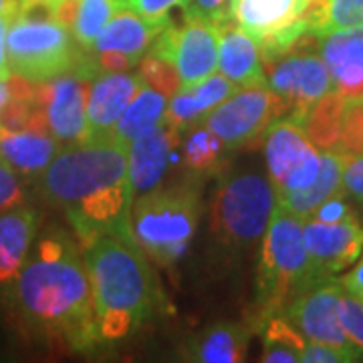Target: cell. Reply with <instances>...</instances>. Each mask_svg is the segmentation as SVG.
<instances>
[{"label":"cell","instance_id":"6da1fadb","mask_svg":"<svg viewBox=\"0 0 363 363\" xmlns=\"http://www.w3.org/2000/svg\"><path fill=\"white\" fill-rule=\"evenodd\" d=\"M6 291L30 333L75 353L99 347L89 274L81 245L71 233L45 230Z\"/></svg>","mask_w":363,"mask_h":363},{"label":"cell","instance_id":"7a4b0ae2","mask_svg":"<svg viewBox=\"0 0 363 363\" xmlns=\"http://www.w3.org/2000/svg\"><path fill=\"white\" fill-rule=\"evenodd\" d=\"M43 198L61 208L81 247L113 234L135 238L128 147L113 138L65 143L39 174Z\"/></svg>","mask_w":363,"mask_h":363},{"label":"cell","instance_id":"3957f363","mask_svg":"<svg viewBox=\"0 0 363 363\" xmlns=\"http://www.w3.org/2000/svg\"><path fill=\"white\" fill-rule=\"evenodd\" d=\"M81 250L89 274L99 345L128 339L168 307L150 259L135 238L105 234Z\"/></svg>","mask_w":363,"mask_h":363},{"label":"cell","instance_id":"277c9868","mask_svg":"<svg viewBox=\"0 0 363 363\" xmlns=\"http://www.w3.org/2000/svg\"><path fill=\"white\" fill-rule=\"evenodd\" d=\"M202 212V176L188 174L174 184L140 194L131 206V228L145 257L174 269L194 240Z\"/></svg>","mask_w":363,"mask_h":363},{"label":"cell","instance_id":"5b68a950","mask_svg":"<svg viewBox=\"0 0 363 363\" xmlns=\"http://www.w3.org/2000/svg\"><path fill=\"white\" fill-rule=\"evenodd\" d=\"M277 208L271 180L259 168L238 166L222 172L210 198L212 245L236 259L259 245Z\"/></svg>","mask_w":363,"mask_h":363},{"label":"cell","instance_id":"8992f818","mask_svg":"<svg viewBox=\"0 0 363 363\" xmlns=\"http://www.w3.org/2000/svg\"><path fill=\"white\" fill-rule=\"evenodd\" d=\"M305 220L283 208H274L269 228L260 240L257 295L250 311V329L269 317L283 315L286 305L315 281L303 238Z\"/></svg>","mask_w":363,"mask_h":363},{"label":"cell","instance_id":"52a82bcc","mask_svg":"<svg viewBox=\"0 0 363 363\" xmlns=\"http://www.w3.org/2000/svg\"><path fill=\"white\" fill-rule=\"evenodd\" d=\"M11 73L33 83L51 81L65 73H81L87 49L79 47L71 28L57 21H26L14 16L6 35Z\"/></svg>","mask_w":363,"mask_h":363},{"label":"cell","instance_id":"ba28073f","mask_svg":"<svg viewBox=\"0 0 363 363\" xmlns=\"http://www.w3.org/2000/svg\"><path fill=\"white\" fill-rule=\"evenodd\" d=\"M309 33L297 45L267 67V87L272 91L279 117H289L301 125L305 113L315 101L335 91V83L321 55L303 49L317 43Z\"/></svg>","mask_w":363,"mask_h":363},{"label":"cell","instance_id":"9c48e42d","mask_svg":"<svg viewBox=\"0 0 363 363\" xmlns=\"http://www.w3.org/2000/svg\"><path fill=\"white\" fill-rule=\"evenodd\" d=\"M264 164L279 202L307 190L317 180L321 152L297 121L279 117L264 131Z\"/></svg>","mask_w":363,"mask_h":363},{"label":"cell","instance_id":"30bf717a","mask_svg":"<svg viewBox=\"0 0 363 363\" xmlns=\"http://www.w3.org/2000/svg\"><path fill=\"white\" fill-rule=\"evenodd\" d=\"M182 26L169 23L154 40L147 52L176 67L182 89L196 87L218 69V23L204 18H184Z\"/></svg>","mask_w":363,"mask_h":363},{"label":"cell","instance_id":"8fae6325","mask_svg":"<svg viewBox=\"0 0 363 363\" xmlns=\"http://www.w3.org/2000/svg\"><path fill=\"white\" fill-rule=\"evenodd\" d=\"M343 295L341 279L325 277L313 283L286 305L285 317L307 341L327 343L343 351L353 353L363 362V351L355 347L347 337L339 319V301Z\"/></svg>","mask_w":363,"mask_h":363},{"label":"cell","instance_id":"7c38bea8","mask_svg":"<svg viewBox=\"0 0 363 363\" xmlns=\"http://www.w3.org/2000/svg\"><path fill=\"white\" fill-rule=\"evenodd\" d=\"M274 119H279L277 101L264 85L238 89L214 107L202 123L220 138L226 150H238L260 138Z\"/></svg>","mask_w":363,"mask_h":363},{"label":"cell","instance_id":"4fadbf2b","mask_svg":"<svg viewBox=\"0 0 363 363\" xmlns=\"http://www.w3.org/2000/svg\"><path fill=\"white\" fill-rule=\"evenodd\" d=\"M87 93L89 81L77 73L35 83V105L45 111L49 131L59 143L85 142Z\"/></svg>","mask_w":363,"mask_h":363},{"label":"cell","instance_id":"5bb4252c","mask_svg":"<svg viewBox=\"0 0 363 363\" xmlns=\"http://www.w3.org/2000/svg\"><path fill=\"white\" fill-rule=\"evenodd\" d=\"M303 238L315 281L347 271L363 252V224L359 218L335 224L307 218L303 224Z\"/></svg>","mask_w":363,"mask_h":363},{"label":"cell","instance_id":"9a60e30c","mask_svg":"<svg viewBox=\"0 0 363 363\" xmlns=\"http://www.w3.org/2000/svg\"><path fill=\"white\" fill-rule=\"evenodd\" d=\"M145 85L140 73H99L91 79L87 93V130L85 142L107 140L135 93Z\"/></svg>","mask_w":363,"mask_h":363},{"label":"cell","instance_id":"2e32d148","mask_svg":"<svg viewBox=\"0 0 363 363\" xmlns=\"http://www.w3.org/2000/svg\"><path fill=\"white\" fill-rule=\"evenodd\" d=\"M182 142V130H178L168 119L147 133L140 135L128 147V169L133 196L145 194L164 184L174 152Z\"/></svg>","mask_w":363,"mask_h":363},{"label":"cell","instance_id":"e0dca14e","mask_svg":"<svg viewBox=\"0 0 363 363\" xmlns=\"http://www.w3.org/2000/svg\"><path fill=\"white\" fill-rule=\"evenodd\" d=\"M218 69L236 87H264L267 73L262 67L259 43L228 16L218 21Z\"/></svg>","mask_w":363,"mask_h":363},{"label":"cell","instance_id":"ac0fdd59","mask_svg":"<svg viewBox=\"0 0 363 363\" xmlns=\"http://www.w3.org/2000/svg\"><path fill=\"white\" fill-rule=\"evenodd\" d=\"M319 52L339 95L345 99L363 97V25L321 37Z\"/></svg>","mask_w":363,"mask_h":363},{"label":"cell","instance_id":"d6986e66","mask_svg":"<svg viewBox=\"0 0 363 363\" xmlns=\"http://www.w3.org/2000/svg\"><path fill=\"white\" fill-rule=\"evenodd\" d=\"M309 0H230L228 18L262 45L305 18Z\"/></svg>","mask_w":363,"mask_h":363},{"label":"cell","instance_id":"ffe728a7","mask_svg":"<svg viewBox=\"0 0 363 363\" xmlns=\"http://www.w3.org/2000/svg\"><path fill=\"white\" fill-rule=\"evenodd\" d=\"M169 23V18L152 21L125 9H119L87 51H119L140 61Z\"/></svg>","mask_w":363,"mask_h":363},{"label":"cell","instance_id":"44dd1931","mask_svg":"<svg viewBox=\"0 0 363 363\" xmlns=\"http://www.w3.org/2000/svg\"><path fill=\"white\" fill-rule=\"evenodd\" d=\"M39 214L28 206L0 212V289L13 283L33 248Z\"/></svg>","mask_w":363,"mask_h":363},{"label":"cell","instance_id":"7402d4cb","mask_svg":"<svg viewBox=\"0 0 363 363\" xmlns=\"http://www.w3.org/2000/svg\"><path fill=\"white\" fill-rule=\"evenodd\" d=\"M59 147L61 143L52 138L49 130H0V160L21 176L39 178L40 172L51 164Z\"/></svg>","mask_w":363,"mask_h":363},{"label":"cell","instance_id":"603a6c76","mask_svg":"<svg viewBox=\"0 0 363 363\" xmlns=\"http://www.w3.org/2000/svg\"><path fill=\"white\" fill-rule=\"evenodd\" d=\"M240 87H236L230 79H226L222 73H214L196 87L178 91L166 107V119L178 130L188 131L194 125H200L214 107L226 101Z\"/></svg>","mask_w":363,"mask_h":363},{"label":"cell","instance_id":"cb8c5ba5","mask_svg":"<svg viewBox=\"0 0 363 363\" xmlns=\"http://www.w3.org/2000/svg\"><path fill=\"white\" fill-rule=\"evenodd\" d=\"M248 325L216 323L186 341L182 359L198 363L245 362L248 350Z\"/></svg>","mask_w":363,"mask_h":363},{"label":"cell","instance_id":"d4e9b609","mask_svg":"<svg viewBox=\"0 0 363 363\" xmlns=\"http://www.w3.org/2000/svg\"><path fill=\"white\" fill-rule=\"evenodd\" d=\"M345 162H347V157L339 152H321V168H319L317 180L313 182L307 190L279 200L277 206L295 214L301 220L311 218V214L321 202L343 190Z\"/></svg>","mask_w":363,"mask_h":363},{"label":"cell","instance_id":"484cf974","mask_svg":"<svg viewBox=\"0 0 363 363\" xmlns=\"http://www.w3.org/2000/svg\"><path fill=\"white\" fill-rule=\"evenodd\" d=\"M166 99L168 97L162 95L160 91L142 85V89L135 93L131 104L125 107V111L119 117L111 138L119 145L130 147L140 135L154 130L166 119V107H168Z\"/></svg>","mask_w":363,"mask_h":363},{"label":"cell","instance_id":"4316f807","mask_svg":"<svg viewBox=\"0 0 363 363\" xmlns=\"http://www.w3.org/2000/svg\"><path fill=\"white\" fill-rule=\"evenodd\" d=\"M343 109L345 97L339 95L337 91H331L319 101H315L303 117L301 128L319 152H337L343 125Z\"/></svg>","mask_w":363,"mask_h":363},{"label":"cell","instance_id":"83f0119b","mask_svg":"<svg viewBox=\"0 0 363 363\" xmlns=\"http://www.w3.org/2000/svg\"><path fill=\"white\" fill-rule=\"evenodd\" d=\"M262 341V357L267 363H297L303 357L307 339L298 333L283 315L269 317L257 329Z\"/></svg>","mask_w":363,"mask_h":363},{"label":"cell","instance_id":"f1b7e54d","mask_svg":"<svg viewBox=\"0 0 363 363\" xmlns=\"http://www.w3.org/2000/svg\"><path fill=\"white\" fill-rule=\"evenodd\" d=\"M224 154L226 145L206 125L200 123L188 130V135L184 140V164L188 172L198 176L218 174L220 164L224 162Z\"/></svg>","mask_w":363,"mask_h":363},{"label":"cell","instance_id":"f546056e","mask_svg":"<svg viewBox=\"0 0 363 363\" xmlns=\"http://www.w3.org/2000/svg\"><path fill=\"white\" fill-rule=\"evenodd\" d=\"M119 11V0H81L77 18L73 25V37L79 47L89 49L104 26Z\"/></svg>","mask_w":363,"mask_h":363},{"label":"cell","instance_id":"4dcf8cb0","mask_svg":"<svg viewBox=\"0 0 363 363\" xmlns=\"http://www.w3.org/2000/svg\"><path fill=\"white\" fill-rule=\"evenodd\" d=\"M138 67H140L138 73H140L143 83L152 89L160 91L162 95L174 97L182 89V81L176 67L166 59L154 55V52H145L140 59Z\"/></svg>","mask_w":363,"mask_h":363},{"label":"cell","instance_id":"1f68e13d","mask_svg":"<svg viewBox=\"0 0 363 363\" xmlns=\"http://www.w3.org/2000/svg\"><path fill=\"white\" fill-rule=\"evenodd\" d=\"M337 152L345 157L363 156V97L345 99Z\"/></svg>","mask_w":363,"mask_h":363},{"label":"cell","instance_id":"d6a6232c","mask_svg":"<svg viewBox=\"0 0 363 363\" xmlns=\"http://www.w3.org/2000/svg\"><path fill=\"white\" fill-rule=\"evenodd\" d=\"M357 25H363V0H327V13L319 39L329 33Z\"/></svg>","mask_w":363,"mask_h":363},{"label":"cell","instance_id":"836d02e7","mask_svg":"<svg viewBox=\"0 0 363 363\" xmlns=\"http://www.w3.org/2000/svg\"><path fill=\"white\" fill-rule=\"evenodd\" d=\"M40 107L35 105V99H18V97H9L0 111V130L21 131L26 130L33 119L37 116Z\"/></svg>","mask_w":363,"mask_h":363},{"label":"cell","instance_id":"e575fe53","mask_svg":"<svg viewBox=\"0 0 363 363\" xmlns=\"http://www.w3.org/2000/svg\"><path fill=\"white\" fill-rule=\"evenodd\" d=\"M339 319L351 343L363 351V303L345 289L339 301Z\"/></svg>","mask_w":363,"mask_h":363},{"label":"cell","instance_id":"d590c367","mask_svg":"<svg viewBox=\"0 0 363 363\" xmlns=\"http://www.w3.org/2000/svg\"><path fill=\"white\" fill-rule=\"evenodd\" d=\"M190 0H119V9H125L131 13L140 14L143 18L164 21L169 18L168 14L176 6H186Z\"/></svg>","mask_w":363,"mask_h":363},{"label":"cell","instance_id":"8d00e7d4","mask_svg":"<svg viewBox=\"0 0 363 363\" xmlns=\"http://www.w3.org/2000/svg\"><path fill=\"white\" fill-rule=\"evenodd\" d=\"M25 204V188L18 174L0 160V212Z\"/></svg>","mask_w":363,"mask_h":363},{"label":"cell","instance_id":"74e56055","mask_svg":"<svg viewBox=\"0 0 363 363\" xmlns=\"http://www.w3.org/2000/svg\"><path fill=\"white\" fill-rule=\"evenodd\" d=\"M313 220L327 222V224H335V222H345L351 218H357L355 212L351 210L350 202L345 200V192L341 190L337 194H333L331 198H327L325 202H321L317 210L311 214Z\"/></svg>","mask_w":363,"mask_h":363},{"label":"cell","instance_id":"f35d334b","mask_svg":"<svg viewBox=\"0 0 363 363\" xmlns=\"http://www.w3.org/2000/svg\"><path fill=\"white\" fill-rule=\"evenodd\" d=\"M301 362L305 363H350L359 362L350 351L339 350L327 343H317V341H307Z\"/></svg>","mask_w":363,"mask_h":363},{"label":"cell","instance_id":"ab89813d","mask_svg":"<svg viewBox=\"0 0 363 363\" xmlns=\"http://www.w3.org/2000/svg\"><path fill=\"white\" fill-rule=\"evenodd\" d=\"M89 52L95 75H99V73H121V71H131L133 67H138V63H140V61H135L130 55L119 51Z\"/></svg>","mask_w":363,"mask_h":363},{"label":"cell","instance_id":"60d3db41","mask_svg":"<svg viewBox=\"0 0 363 363\" xmlns=\"http://www.w3.org/2000/svg\"><path fill=\"white\" fill-rule=\"evenodd\" d=\"M230 0H190L184 6V18H204L218 23L228 16Z\"/></svg>","mask_w":363,"mask_h":363},{"label":"cell","instance_id":"b9f144b4","mask_svg":"<svg viewBox=\"0 0 363 363\" xmlns=\"http://www.w3.org/2000/svg\"><path fill=\"white\" fill-rule=\"evenodd\" d=\"M343 192L363 206V156L347 157L343 168Z\"/></svg>","mask_w":363,"mask_h":363},{"label":"cell","instance_id":"7bdbcfd3","mask_svg":"<svg viewBox=\"0 0 363 363\" xmlns=\"http://www.w3.org/2000/svg\"><path fill=\"white\" fill-rule=\"evenodd\" d=\"M16 13L18 11L0 14V81H6L13 75L11 67H9V55H6V35H9V28H11V23L14 21Z\"/></svg>","mask_w":363,"mask_h":363},{"label":"cell","instance_id":"ee69618b","mask_svg":"<svg viewBox=\"0 0 363 363\" xmlns=\"http://www.w3.org/2000/svg\"><path fill=\"white\" fill-rule=\"evenodd\" d=\"M341 285L350 295L363 303V252L362 257L355 260V267L341 279Z\"/></svg>","mask_w":363,"mask_h":363},{"label":"cell","instance_id":"f6af8a7d","mask_svg":"<svg viewBox=\"0 0 363 363\" xmlns=\"http://www.w3.org/2000/svg\"><path fill=\"white\" fill-rule=\"evenodd\" d=\"M18 6H21V0H0V14L18 11Z\"/></svg>","mask_w":363,"mask_h":363},{"label":"cell","instance_id":"bcb514c9","mask_svg":"<svg viewBox=\"0 0 363 363\" xmlns=\"http://www.w3.org/2000/svg\"><path fill=\"white\" fill-rule=\"evenodd\" d=\"M9 97H11V93H9V87H6V81H0V111H2L4 104L9 101Z\"/></svg>","mask_w":363,"mask_h":363},{"label":"cell","instance_id":"7dc6e473","mask_svg":"<svg viewBox=\"0 0 363 363\" xmlns=\"http://www.w3.org/2000/svg\"><path fill=\"white\" fill-rule=\"evenodd\" d=\"M49 2H52V4H57V2H59V0H49Z\"/></svg>","mask_w":363,"mask_h":363}]
</instances>
